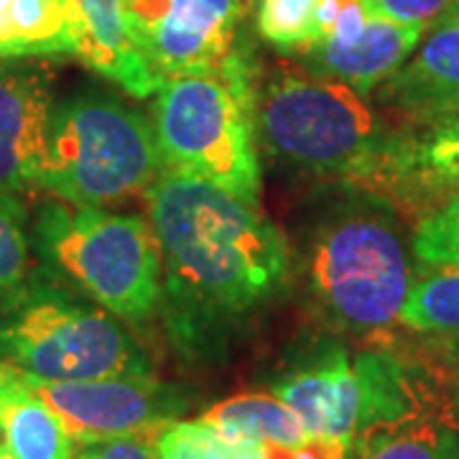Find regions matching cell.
Instances as JSON below:
<instances>
[{
    "label": "cell",
    "mask_w": 459,
    "mask_h": 459,
    "mask_svg": "<svg viewBox=\"0 0 459 459\" xmlns=\"http://www.w3.org/2000/svg\"><path fill=\"white\" fill-rule=\"evenodd\" d=\"M143 197L177 340L202 342L283 289L289 246L258 204L166 169Z\"/></svg>",
    "instance_id": "cell-1"
},
{
    "label": "cell",
    "mask_w": 459,
    "mask_h": 459,
    "mask_svg": "<svg viewBox=\"0 0 459 459\" xmlns=\"http://www.w3.org/2000/svg\"><path fill=\"white\" fill-rule=\"evenodd\" d=\"M265 151L283 164L325 181L373 195L394 128L365 95L312 72H279L255 105Z\"/></svg>",
    "instance_id": "cell-2"
},
{
    "label": "cell",
    "mask_w": 459,
    "mask_h": 459,
    "mask_svg": "<svg viewBox=\"0 0 459 459\" xmlns=\"http://www.w3.org/2000/svg\"><path fill=\"white\" fill-rule=\"evenodd\" d=\"M258 95L247 54H238L222 72L166 80L151 105L166 171L204 179L258 204Z\"/></svg>",
    "instance_id": "cell-3"
},
{
    "label": "cell",
    "mask_w": 459,
    "mask_h": 459,
    "mask_svg": "<svg viewBox=\"0 0 459 459\" xmlns=\"http://www.w3.org/2000/svg\"><path fill=\"white\" fill-rule=\"evenodd\" d=\"M161 174L146 115L95 90L54 102L39 189L77 207H105L146 195Z\"/></svg>",
    "instance_id": "cell-4"
},
{
    "label": "cell",
    "mask_w": 459,
    "mask_h": 459,
    "mask_svg": "<svg viewBox=\"0 0 459 459\" xmlns=\"http://www.w3.org/2000/svg\"><path fill=\"white\" fill-rule=\"evenodd\" d=\"M33 250L49 276L126 322L151 319L161 304V253L143 217L49 199L33 220Z\"/></svg>",
    "instance_id": "cell-5"
},
{
    "label": "cell",
    "mask_w": 459,
    "mask_h": 459,
    "mask_svg": "<svg viewBox=\"0 0 459 459\" xmlns=\"http://www.w3.org/2000/svg\"><path fill=\"white\" fill-rule=\"evenodd\" d=\"M411 283L409 246L391 204L347 210L316 232L309 289L334 327L358 334L394 327Z\"/></svg>",
    "instance_id": "cell-6"
},
{
    "label": "cell",
    "mask_w": 459,
    "mask_h": 459,
    "mask_svg": "<svg viewBox=\"0 0 459 459\" xmlns=\"http://www.w3.org/2000/svg\"><path fill=\"white\" fill-rule=\"evenodd\" d=\"M0 360L51 383L151 376L143 350L115 314L72 299L49 281L3 309Z\"/></svg>",
    "instance_id": "cell-7"
},
{
    "label": "cell",
    "mask_w": 459,
    "mask_h": 459,
    "mask_svg": "<svg viewBox=\"0 0 459 459\" xmlns=\"http://www.w3.org/2000/svg\"><path fill=\"white\" fill-rule=\"evenodd\" d=\"M123 11L135 47L161 82L222 72L240 54L243 0H123Z\"/></svg>",
    "instance_id": "cell-8"
},
{
    "label": "cell",
    "mask_w": 459,
    "mask_h": 459,
    "mask_svg": "<svg viewBox=\"0 0 459 459\" xmlns=\"http://www.w3.org/2000/svg\"><path fill=\"white\" fill-rule=\"evenodd\" d=\"M26 376V373H23ZM31 388L59 416L77 446L151 437L179 421L189 401L153 376H115L51 383L26 376Z\"/></svg>",
    "instance_id": "cell-9"
},
{
    "label": "cell",
    "mask_w": 459,
    "mask_h": 459,
    "mask_svg": "<svg viewBox=\"0 0 459 459\" xmlns=\"http://www.w3.org/2000/svg\"><path fill=\"white\" fill-rule=\"evenodd\" d=\"M370 197L416 214V222L457 199L459 115L427 128L395 126Z\"/></svg>",
    "instance_id": "cell-10"
},
{
    "label": "cell",
    "mask_w": 459,
    "mask_h": 459,
    "mask_svg": "<svg viewBox=\"0 0 459 459\" xmlns=\"http://www.w3.org/2000/svg\"><path fill=\"white\" fill-rule=\"evenodd\" d=\"M49 66L0 62V195L39 189L54 110Z\"/></svg>",
    "instance_id": "cell-11"
},
{
    "label": "cell",
    "mask_w": 459,
    "mask_h": 459,
    "mask_svg": "<svg viewBox=\"0 0 459 459\" xmlns=\"http://www.w3.org/2000/svg\"><path fill=\"white\" fill-rule=\"evenodd\" d=\"M376 98L401 120V128H427L459 115L457 21L437 18L421 47L377 87Z\"/></svg>",
    "instance_id": "cell-12"
},
{
    "label": "cell",
    "mask_w": 459,
    "mask_h": 459,
    "mask_svg": "<svg viewBox=\"0 0 459 459\" xmlns=\"http://www.w3.org/2000/svg\"><path fill=\"white\" fill-rule=\"evenodd\" d=\"M273 395L294 411L309 439L352 452L360 424V380L344 350H325V355L279 380Z\"/></svg>",
    "instance_id": "cell-13"
},
{
    "label": "cell",
    "mask_w": 459,
    "mask_h": 459,
    "mask_svg": "<svg viewBox=\"0 0 459 459\" xmlns=\"http://www.w3.org/2000/svg\"><path fill=\"white\" fill-rule=\"evenodd\" d=\"M421 33L424 26L398 23L394 18L376 13L355 44H312L299 51V56L307 72L368 95L409 62L416 44L421 41Z\"/></svg>",
    "instance_id": "cell-14"
},
{
    "label": "cell",
    "mask_w": 459,
    "mask_h": 459,
    "mask_svg": "<svg viewBox=\"0 0 459 459\" xmlns=\"http://www.w3.org/2000/svg\"><path fill=\"white\" fill-rule=\"evenodd\" d=\"M74 56L133 98H151L161 80L133 41L123 0H69Z\"/></svg>",
    "instance_id": "cell-15"
},
{
    "label": "cell",
    "mask_w": 459,
    "mask_h": 459,
    "mask_svg": "<svg viewBox=\"0 0 459 459\" xmlns=\"http://www.w3.org/2000/svg\"><path fill=\"white\" fill-rule=\"evenodd\" d=\"M0 452L13 459H74L77 444L26 376L0 360Z\"/></svg>",
    "instance_id": "cell-16"
},
{
    "label": "cell",
    "mask_w": 459,
    "mask_h": 459,
    "mask_svg": "<svg viewBox=\"0 0 459 459\" xmlns=\"http://www.w3.org/2000/svg\"><path fill=\"white\" fill-rule=\"evenodd\" d=\"M212 424L222 437L232 442L271 444V446H299L309 437L296 419V413L279 395L273 394H238L214 403L199 416Z\"/></svg>",
    "instance_id": "cell-17"
},
{
    "label": "cell",
    "mask_w": 459,
    "mask_h": 459,
    "mask_svg": "<svg viewBox=\"0 0 459 459\" xmlns=\"http://www.w3.org/2000/svg\"><path fill=\"white\" fill-rule=\"evenodd\" d=\"M59 54H74L69 0H11L0 31V62Z\"/></svg>",
    "instance_id": "cell-18"
},
{
    "label": "cell",
    "mask_w": 459,
    "mask_h": 459,
    "mask_svg": "<svg viewBox=\"0 0 459 459\" xmlns=\"http://www.w3.org/2000/svg\"><path fill=\"white\" fill-rule=\"evenodd\" d=\"M457 455L455 424L431 413L365 431L352 446V459H455Z\"/></svg>",
    "instance_id": "cell-19"
},
{
    "label": "cell",
    "mask_w": 459,
    "mask_h": 459,
    "mask_svg": "<svg viewBox=\"0 0 459 459\" xmlns=\"http://www.w3.org/2000/svg\"><path fill=\"white\" fill-rule=\"evenodd\" d=\"M398 322L431 337H459V265H442L413 281Z\"/></svg>",
    "instance_id": "cell-20"
},
{
    "label": "cell",
    "mask_w": 459,
    "mask_h": 459,
    "mask_svg": "<svg viewBox=\"0 0 459 459\" xmlns=\"http://www.w3.org/2000/svg\"><path fill=\"white\" fill-rule=\"evenodd\" d=\"M41 283H47V279H41L33 261L23 207L16 197L0 195V312Z\"/></svg>",
    "instance_id": "cell-21"
},
{
    "label": "cell",
    "mask_w": 459,
    "mask_h": 459,
    "mask_svg": "<svg viewBox=\"0 0 459 459\" xmlns=\"http://www.w3.org/2000/svg\"><path fill=\"white\" fill-rule=\"evenodd\" d=\"M159 459H263V444L232 442L207 421H174L156 434Z\"/></svg>",
    "instance_id": "cell-22"
},
{
    "label": "cell",
    "mask_w": 459,
    "mask_h": 459,
    "mask_svg": "<svg viewBox=\"0 0 459 459\" xmlns=\"http://www.w3.org/2000/svg\"><path fill=\"white\" fill-rule=\"evenodd\" d=\"M316 0H258L255 29L276 49L299 54L312 47Z\"/></svg>",
    "instance_id": "cell-23"
},
{
    "label": "cell",
    "mask_w": 459,
    "mask_h": 459,
    "mask_svg": "<svg viewBox=\"0 0 459 459\" xmlns=\"http://www.w3.org/2000/svg\"><path fill=\"white\" fill-rule=\"evenodd\" d=\"M411 253L429 268L459 265V197L416 222Z\"/></svg>",
    "instance_id": "cell-24"
},
{
    "label": "cell",
    "mask_w": 459,
    "mask_h": 459,
    "mask_svg": "<svg viewBox=\"0 0 459 459\" xmlns=\"http://www.w3.org/2000/svg\"><path fill=\"white\" fill-rule=\"evenodd\" d=\"M373 3L377 13L383 16L394 18L398 23H413L427 29L429 23L444 16L457 0H373Z\"/></svg>",
    "instance_id": "cell-25"
},
{
    "label": "cell",
    "mask_w": 459,
    "mask_h": 459,
    "mask_svg": "<svg viewBox=\"0 0 459 459\" xmlns=\"http://www.w3.org/2000/svg\"><path fill=\"white\" fill-rule=\"evenodd\" d=\"M74 459H159L151 437H128L80 446Z\"/></svg>",
    "instance_id": "cell-26"
},
{
    "label": "cell",
    "mask_w": 459,
    "mask_h": 459,
    "mask_svg": "<svg viewBox=\"0 0 459 459\" xmlns=\"http://www.w3.org/2000/svg\"><path fill=\"white\" fill-rule=\"evenodd\" d=\"M446 352H449V358H452V368H455V377H457L459 385V337L446 340Z\"/></svg>",
    "instance_id": "cell-27"
},
{
    "label": "cell",
    "mask_w": 459,
    "mask_h": 459,
    "mask_svg": "<svg viewBox=\"0 0 459 459\" xmlns=\"http://www.w3.org/2000/svg\"><path fill=\"white\" fill-rule=\"evenodd\" d=\"M444 16H449L452 21H457V23H459V0H457V3H452V8H449V11H446Z\"/></svg>",
    "instance_id": "cell-28"
},
{
    "label": "cell",
    "mask_w": 459,
    "mask_h": 459,
    "mask_svg": "<svg viewBox=\"0 0 459 459\" xmlns=\"http://www.w3.org/2000/svg\"><path fill=\"white\" fill-rule=\"evenodd\" d=\"M11 0H0V31H3V21H5V11H8Z\"/></svg>",
    "instance_id": "cell-29"
},
{
    "label": "cell",
    "mask_w": 459,
    "mask_h": 459,
    "mask_svg": "<svg viewBox=\"0 0 459 459\" xmlns=\"http://www.w3.org/2000/svg\"><path fill=\"white\" fill-rule=\"evenodd\" d=\"M0 459H13V457H8V455H3V452H0Z\"/></svg>",
    "instance_id": "cell-30"
},
{
    "label": "cell",
    "mask_w": 459,
    "mask_h": 459,
    "mask_svg": "<svg viewBox=\"0 0 459 459\" xmlns=\"http://www.w3.org/2000/svg\"><path fill=\"white\" fill-rule=\"evenodd\" d=\"M455 459H459V455H457V457H455Z\"/></svg>",
    "instance_id": "cell-31"
}]
</instances>
